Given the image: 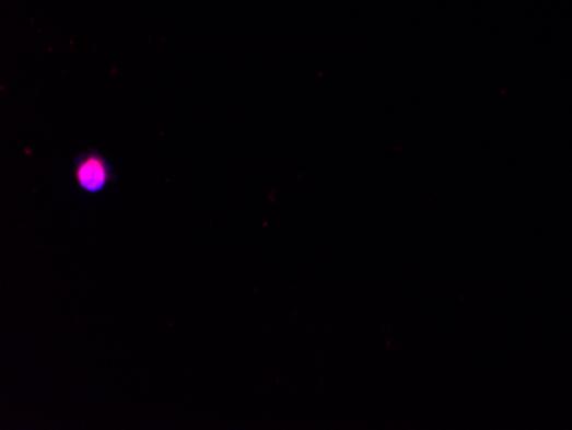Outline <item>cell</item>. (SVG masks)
Segmentation results:
<instances>
[{
	"instance_id": "6da1fadb",
	"label": "cell",
	"mask_w": 572,
	"mask_h": 430,
	"mask_svg": "<svg viewBox=\"0 0 572 430\" xmlns=\"http://www.w3.org/2000/svg\"><path fill=\"white\" fill-rule=\"evenodd\" d=\"M74 175L84 193L98 194L110 181V166L102 154L87 153L75 162Z\"/></svg>"
}]
</instances>
